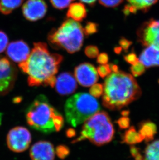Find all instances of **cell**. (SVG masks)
Here are the masks:
<instances>
[{"instance_id":"obj_1","label":"cell","mask_w":159,"mask_h":160,"mask_svg":"<svg viewBox=\"0 0 159 160\" xmlns=\"http://www.w3.org/2000/svg\"><path fill=\"white\" fill-rule=\"evenodd\" d=\"M63 60L62 55L51 53L45 42H35L27 60L18 64V67L28 75L30 86H49L53 88L55 75Z\"/></svg>"},{"instance_id":"obj_2","label":"cell","mask_w":159,"mask_h":160,"mask_svg":"<svg viewBox=\"0 0 159 160\" xmlns=\"http://www.w3.org/2000/svg\"><path fill=\"white\" fill-rule=\"evenodd\" d=\"M103 86L102 104L110 110H119L141 95V89L137 80L123 72H113L107 76Z\"/></svg>"},{"instance_id":"obj_3","label":"cell","mask_w":159,"mask_h":160,"mask_svg":"<svg viewBox=\"0 0 159 160\" xmlns=\"http://www.w3.org/2000/svg\"><path fill=\"white\" fill-rule=\"evenodd\" d=\"M26 119L30 127L45 134L60 131L64 124L63 117L43 94L36 97L27 108Z\"/></svg>"},{"instance_id":"obj_4","label":"cell","mask_w":159,"mask_h":160,"mask_svg":"<svg viewBox=\"0 0 159 160\" xmlns=\"http://www.w3.org/2000/svg\"><path fill=\"white\" fill-rule=\"evenodd\" d=\"M84 30L81 24L72 19L65 20L57 29H53L48 34V40L55 49H62L69 53H75L82 47Z\"/></svg>"},{"instance_id":"obj_5","label":"cell","mask_w":159,"mask_h":160,"mask_svg":"<svg viewBox=\"0 0 159 160\" xmlns=\"http://www.w3.org/2000/svg\"><path fill=\"white\" fill-rule=\"evenodd\" d=\"M84 123L80 136L72 141V143L88 139L94 145L100 146L113 139L114 127L107 112L98 111Z\"/></svg>"},{"instance_id":"obj_6","label":"cell","mask_w":159,"mask_h":160,"mask_svg":"<svg viewBox=\"0 0 159 160\" xmlns=\"http://www.w3.org/2000/svg\"><path fill=\"white\" fill-rule=\"evenodd\" d=\"M100 109L97 100L87 93L80 92L66 101L64 106L66 121L72 127L84 122Z\"/></svg>"},{"instance_id":"obj_7","label":"cell","mask_w":159,"mask_h":160,"mask_svg":"<svg viewBox=\"0 0 159 160\" xmlns=\"http://www.w3.org/2000/svg\"><path fill=\"white\" fill-rule=\"evenodd\" d=\"M32 141L30 132L23 127L12 128L8 133L6 142L9 149L15 152H22L29 148Z\"/></svg>"},{"instance_id":"obj_8","label":"cell","mask_w":159,"mask_h":160,"mask_svg":"<svg viewBox=\"0 0 159 160\" xmlns=\"http://www.w3.org/2000/svg\"><path fill=\"white\" fill-rule=\"evenodd\" d=\"M16 67L6 58H0V96L12 89L17 78Z\"/></svg>"},{"instance_id":"obj_9","label":"cell","mask_w":159,"mask_h":160,"mask_svg":"<svg viewBox=\"0 0 159 160\" xmlns=\"http://www.w3.org/2000/svg\"><path fill=\"white\" fill-rule=\"evenodd\" d=\"M137 34L143 45H153L159 49V20H150L144 23Z\"/></svg>"},{"instance_id":"obj_10","label":"cell","mask_w":159,"mask_h":160,"mask_svg":"<svg viewBox=\"0 0 159 160\" xmlns=\"http://www.w3.org/2000/svg\"><path fill=\"white\" fill-rule=\"evenodd\" d=\"M75 76L82 86L89 87L94 85L98 80L97 69L92 64L83 63L75 67Z\"/></svg>"},{"instance_id":"obj_11","label":"cell","mask_w":159,"mask_h":160,"mask_svg":"<svg viewBox=\"0 0 159 160\" xmlns=\"http://www.w3.org/2000/svg\"><path fill=\"white\" fill-rule=\"evenodd\" d=\"M48 6L44 0H27L22 8L26 19L36 21L42 19L47 13Z\"/></svg>"},{"instance_id":"obj_12","label":"cell","mask_w":159,"mask_h":160,"mask_svg":"<svg viewBox=\"0 0 159 160\" xmlns=\"http://www.w3.org/2000/svg\"><path fill=\"white\" fill-rule=\"evenodd\" d=\"M6 48V54L8 58L18 64L25 62L30 54L29 45L22 40L12 42Z\"/></svg>"},{"instance_id":"obj_13","label":"cell","mask_w":159,"mask_h":160,"mask_svg":"<svg viewBox=\"0 0 159 160\" xmlns=\"http://www.w3.org/2000/svg\"><path fill=\"white\" fill-rule=\"evenodd\" d=\"M55 149L53 145L47 141H39L31 148L30 155L32 160H54Z\"/></svg>"},{"instance_id":"obj_14","label":"cell","mask_w":159,"mask_h":160,"mask_svg":"<svg viewBox=\"0 0 159 160\" xmlns=\"http://www.w3.org/2000/svg\"><path fill=\"white\" fill-rule=\"evenodd\" d=\"M54 87L60 95L71 94L77 89V80L71 73L62 72L56 77Z\"/></svg>"},{"instance_id":"obj_15","label":"cell","mask_w":159,"mask_h":160,"mask_svg":"<svg viewBox=\"0 0 159 160\" xmlns=\"http://www.w3.org/2000/svg\"><path fill=\"white\" fill-rule=\"evenodd\" d=\"M138 60L146 68L159 67V49L153 45L146 46Z\"/></svg>"},{"instance_id":"obj_16","label":"cell","mask_w":159,"mask_h":160,"mask_svg":"<svg viewBox=\"0 0 159 160\" xmlns=\"http://www.w3.org/2000/svg\"><path fill=\"white\" fill-rule=\"evenodd\" d=\"M87 16V10L85 6L81 3H74L69 5L67 12V17L74 21L80 22Z\"/></svg>"},{"instance_id":"obj_17","label":"cell","mask_w":159,"mask_h":160,"mask_svg":"<svg viewBox=\"0 0 159 160\" xmlns=\"http://www.w3.org/2000/svg\"><path fill=\"white\" fill-rule=\"evenodd\" d=\"M138 132L146 142L152 141L157 133V125L150 121H145L140 123Z\"/></svg>"},{"instance_id":"obj_18","label":"cell","mask_w":159,"mask_h":160,"mask_svg":"<svg viewBox=\"0 0 159 160\" xmlns=\"http://www.w3.org/2000/svg\"><path fill=\"white\" fill-rule=\"evenodd\" d=\"M122 140L123 143L128 145H134L142 142L144 139L143 136L135 130V128L131 127L123 134Z\"/></svg>"},{"instance_id":"obj_19","label":"cell","mask_w":159,"mask_h":160,"mask_svg":"<svg viewBox=\"0 0 159 160\" xmlns=\"http://www.w3.org/2000/svg\"><path fill=\"white\" fill-rule=\"evenodd\" d=\"M24 0H0V12L5 15L21 6Z\"/></svg>"},{"instance_id":"obj_20","label":"cell","mask_w":159,"mask_h":160,"mask_svg":"<svg viewBox=\"0 0 159 160\" xmlns=\"http://www.w3.org/2000/svg\"><path fill=\"white\" fill-rule=\"evenodd\" d=\"M144 160H159V140L154 141L146 147Z\"/></svg>"},{"instance_id":"obj_21","label":"cell","mask_w":159,"mask_h":160,"mask_svg":"<svg viewBox=\"0 0 159 160\" xmlns=\"http://www.w3.org/2000/svg\"><path fill=\"white\" fill-rule=\"evenodd\" d=\"M158 0H127L129 4L137 10L146 12L157 2Z\"/></svg>"},{"instance_id":"obj_22","label":"cell","mask_w":159,"mask_h":160,"mask_svg":"<svg viewBox=\"0 0 159 160\" xmlns=\"http://www.w3.org/2000/svg\"><path fill=\"white\" fill-rule=\"evenodd\" d=\"M130 71L134 76L137 77L144 74L145 72V67H144L143 64L138 61L132 65L130 68Z\"/></svg>"},{"instance_id":"obj_23","label":"cell","mask_w":159,"mask_h":160,"mask_svg":"<svg viewBox=\"0 0 159 160\" xmlns=\"http://www.w3.org/2000/svg\"><path fill=\"white\" fill-rule=\"evenodd\" d=\"M98 25L95 23L92 22H88L85 26L84 30V35L86 36L96 33L98 31Z\"/></svg>"},{"instance_id":"obj_24","label":"cell","mask_w":159,"mask_h":160,"mask_svg":"<svg viewBox=\"0 0 159 160\" xmlns=\"http://www.w3.org/2000/svg\"><path fill=\"white\" fill-rule=\"evenodd\" d=\"M103 92H104V86L100 83H97V84L95 83L92 86L89 90V93L91 95L97 98L101 97L102 95Z\"/></svg>"},{"instance_id":"obj_25","label":"cell","mask_w":159,"mask_h":160,"mask_svg":"<svg viewBox=\"0 0 159 160\" xmlns=\"http://www.w3.org/2000/svg\"><path fill=\"white\" fill-rule=\"evenodd\" d=\"M73 1L74 0H50L52 6L59 9H64L67 8Z\"/></svg>"},{"instance_id":"obj_26","label":"cell","mask_w":159,"mask_h":160,"mask_svg":"<svg viewBox=\"0 0 159 160\" xmlns=\"http://www.w3.org/2000/svg\"><path fill=\"white\" fill-rule=\"evenodd\" d=\"M85 53L89 58L94 59L99 54V49L96 46H88L85 49Z\"/></svg>"},{"instance_id":"obj_27","label":"cell","mask_w":159,"mask_h":160,"mask_svg":"<svg viewBox=\"0 0 159 160\" xmlns=\"http://www.w3.org/2000/svg\"><path fill=\"white\" fill-rule=\"evenodd\" d=\"M97 71L98 74H99L100 76L102 78L107 77L112 72L110 64H107L100 65L98 67Z\"/></svg>"},{"instance_id":"obj_28","label":"cell","mask_w":159,"mask_h":160,"mask_svg":"<svg viewBox=\"0 0 159 160\" xmlns=\"http://www.w3.org/2000/svg\"><path fill=\"white\" fill-rule=\"evenodd\" d=\"M56 153L57 156L60 159H64L68 156L70 153V150L65 145H60L56 149Z\"/></svg>"},{"instance_id":"obj_29","label":"cell","mask_w":159,"mask_h":160,"mask_svg":"<svg viewBox=\"0 0 159 160\" xmlns=\"http://www.w3.org/2000/svg\"><path fill=\"white\" fill-rule=\"evenodd\" d=\"M8 38L4 32L0 31V53L4 52L7 47Z\"/></svg>"},{"instance_id":"obj_30","label":"cell","mask_w":159,"mask_h":160,"mask_svg":"<svg viewBox=\"0 0 159 160\" xmlns=\"http://www.w3.org/2000/svg\"><path fill=\"white\" fill-rule=\"evenodd\" d=\"M123 1V0H99L101 4L107 8H115Z\"/></svg>"},{"instance_id":"obj_31","label":"cell","mask_w":159,"mask_h":160,"mask_svg":"<svg viewBox=\"0 0 159 160\" xmlns=\"http://www.w3.org/2000/svg\"><path fill=\"white\" fill-rule=\"evenodd\" d=\"M130 120L127 117L123 116L116 121L117 124L121 129H126L129 128Z\"/></svg>"},{"instance_id":"obj_32","label":"cell","mask_w":159,"mask_h":160,"mask_svg":"<svg viewBox=\"0 0 159 160\" xmlns=\"http://www.w3.org/2000/svg\"><path fill=\"white\" fill-rule=\"evenodd\" d=\"M125 61L128 63L131 64V65L134 64L138 62V59L137 57V55L134 53H130L125 56L124 58Z\"/></svg>"},{"instance_id":"obj_33","label":"cell","mask_w":159,"mask_h":160,"mask_svg":"<svg viewBox=\"0 0 159 160\" xmlns=\"http://www.w3.org/2000/svg\"><path fill=\"white\" fill-rule=\"evenodd\" d=\"M97 61L98 63L100 64L101 65L106 64L108 61V55L107 53H104V52L100 53L97 56Z\"/></svg>"},{"instance_id":"obj_34","label":"cell","mask_w":159,"mask_h":160,"mask_svg":"<svg viewBox=\"0 0 159 160\" xmlns=\"http://www.w3.org/2000/svg\"><path fill=\"white\" fill-rule=\"evenodd\" d=\"M119 44H120V47L122 48V49H123L125 50H127L129 49V47L132 44V42L125 38H122L119 41Z\"/></svg>"},{"instance_id":"obj_35","label":"cell","mask_w":159,"mask_h":160,"mask_svg":"<svg viewBox=\"0 0 159 160\" xmlns=\"http://www.w3.org/2000/svg\"><path fill=\"white\" fill-rule=\"evenodd\" d=\"M130 153L133 157L135 158L137 156H138L140 153V149L136 147L131 146L130 148Z\"/></svg>"},{"instance_id":"obj_36","label":"cell","mask_w":159,"mask_h":160,"mask_svg":"<svg viewBox=\"0 0 159 160\" xmlns=\"http://www.w3.org/2000/svg\"><path fill=\"white\" fill-rule=\"evenodd\" d=\"M75 131L72 129V128H70L69 130H67V135L68 137L71 138V137L75 136Z\"/></svg>"},{"instance_id":"obj_37","label":"cell","mask_w":159,"mask_h":160,"mask_svg":"<svg viewBox=\"0 0 159 160\" xmlns=\"http://www.w3.org/2000/svg\"><path fill=\"white\" fill-rule=\"evenodd\" d=\"M110 65L112 72H116L118 71V68L117 67V65L112 64H110Z\"/></svg>"},{"instance_id":"obj_38","label":"cell","mask_w":159,"mask_h":160,"mask_svg":"<svg viewBox=\"0 0 159 160\" xmlns=\"http://www.w3.org/2000/svg\"><path fill=\"white\" fill-rule=\"evenodd\" d=\"M121 113H122V116L127 117L129 115L130 112H129V110H123V112H121Z\"/></svg>"},{"instance_id":"obj_39","label":"cell","mask_w":159,"mask_h":160,"mask_svg":"<svg viewBox=\"0 0 159 160\" xmlns=\"http://www.w3.org/2000/svg\"><path fill=\"white\" fill-rule=\"evenodd\" d=\"M122 48L121 47H117L115 49V52L117 53H118L121 52V50H122Z\"/></svg>"},{"instance_id":"obj_40","label":"cell","mask_w":159,"mask_h":160,"mask_svg":"<svg viewBox=\"0 0 159 160\" xmlns=\"http://www.w3.org/2000/svg\"><path fill=\"white\" fill-rule=\"evenodd\" d=\"M0 123H1V120H0Z\"/></svg>"},{"instance_id":"obj_41","label":"cell","mask_w":159,"mask_h":160,"mask_svg":"<svg viewBox=\"0 0 159 160\" xmlns=\"http://www.w3.org/2000/svg\"><path fill=\"white\" fill-rule=\"evenodd\" d=\"M158 82H159V81H158Z\"/></svg>"}]
</instances>
